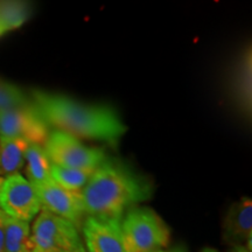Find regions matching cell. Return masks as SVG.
I'll return each instance as SVG.
<instances>
[{
	"mask_svg": "<svg viewBox=\"0 0 252 252\" xmlns=\"http://www.w3.org/2000/svg\"><path fill=\"white\" fill-rule=\"evenodd\" d=\"M26 140L0 137V178L18 174L25 166L28 147Z\"/></svg>",
	"mask_w": 252,
	"mask_h": 252,
	"instance_id": "obj_13",
	"label": "cell"
},
{
	"mask_svg": "<svg viewBox=\"0 0 252 252\" xmlns=\"http://www.w3.org/2000/svg\"><path fill=\"white\" fill-rule=\"evenodd\" d=\"M224 237L235 247L251 249L252 242V201L242 197L229 209L224 220Z\"/></svg>",
	"mask_w": 252,
	"mask_h": 252,
	"instance_id": "obj_10",
	"label": "cell"
},
{
	"mask_svg": "<svg viewBox=\"0 0 252 252\" xmlns=\"http://www.w3.org/2000/svg\"><path fill=\"white\" fill-rule=\"evenodd\" d=\"M39 196L41 210H46L53 215L69 220L75 226L81 224L86 212L81 191H71L60 187L54 181L35 187Z\"/></svg>",
	"mask_w": 252,
	"mask_h": 252,
	"instance_id": "obj_9",
	"label": "cell"
},
{
	"mask_svg": "<svg viewBox=\"0 0 252 252\" xmlns=\"http://www.w3.org/2000/svg\"><path fill=\"white\" fill-rule=\"evenodd\" d=\"M0 210L6 216L30 223L41 212L35 187L19 173L0 178Z\"/></svg>",
	"mask_w": 252,
	"mask_h": 252,
	"instance_id": "obj_6",
	"label": "cell"
},
{
	"mask_svg": "<svg viewBox=\"0 0 252 252\" xmlns=\"http://www.w3.org/2000/svg\"><path fill=\"white\" fill-rule=\"evenodd\" d=\"M32 103L47 125L80 139L117 144L127 127L111 106L87 104L64 94L34 90Z\"/></svg>",
	"mask_w": 252,
	"mask_h": 252,
	"instance_id": "obj_1",
	"label": "cell"
},
{
	"mask_svg": "<svg viewBox=\"0 0 252 252\" xmlns=\"http://www.w3.org/2000/svg\"><path fill=\"white\" fill-rule=\"evenodd\" d=\"M94 172L65 168L52 163V180L60 187L71 191H82Z\"/></svg>",
	"mask_w": 252,
	"mask_h": 252,
	"instance_id": "obj_16",
	"label": "cell"
},
{
	"mask_svg": "<svg viewBox=\"0 0 252 252\" xmlns=\"http://www.w3.org/2000/svg\"><path fill=\"white\" fill-rule=\"evenodd\" d=\"M30 103L31 100L27 98L23 90L14 84L0 80V110L17 108Z\"/></svg>",
	"mask_w": 252,
	"mask_h": 252,
	"instance_id": "obj_17",
	"label": "cell"
},
{
	"mask_svg": "<svg viewBox=\"0 0 252 252\" xmlns=\"http://www.w3.org/2000/svg\"><path fill=\"white\" fill-rule=\"evenodd\" d=\"M31 17V6L23 1H0V37L21 27Z\"/></svg>",
	"mask_w": 252,
	"mask_h": 252,
	"instance_id": "obj_15",
	"label": "cell"
},
{
	"mask_svg": "<svg viewBox=\"0 0 252 252\" xmlns=\"http://www.w3.org/2000/svg\"><path fill=\"white\" fill-rule=\"evenodd\" d=\"M122 217L88 216L83 236L88 252H127L122 231Z\"/></svg>",
	"mask_w": 252,
	"mask_h": 252,
	"instance_id": "obj_8",
	"label": "cell"
},
{
	"mask_svg": "<svg viewBox=\"0 0 252 252\" xmlns=\"http://www.w3.org/2000/svg\"><path fill=\"white\" fill-rule=\"evenodd\" d=\"M127 252H153L171 241V231L161 217L150 208H132L122 220Z\"/></svg>",
	"mask_w": 252,
	"mask_h": 252,
	"instance_id": "obj_3",
	"label": "cell"
},
{
	"mask_svg": "<svg viewBox=\"0 0 252 252\" xmlns=\"http://www.w3.org/2000/svg\"><path fill=\"white\" fill-rule=\"evenodd\" d=\"M202 252H219L216 250V249H213V248H206Z\"/></svg>",
	"mask_w": 252,
	"mask_h": 252,
	"instance_id": "obj_20",
	"label": "cell"
},
{
	"mask_svg": "<svg viewBox=\"0 0 252 252\" xmlns=\"http://www.w3.org/2000/svg\"><path fill=\"white\" fill-rule=\"evenodd\" d=\"M153 185L121 160L106 158L82 189L88 216L122 217L126 209L151 198Z\"/></svg>",
	"mask_w": 252,
	"mask_h": 252,
	"instance_id": "obj_2",
	"label": "cell"
},
{
	"mask_svg": "<svg viewBox=\"0 0 252 252\" xmlns=\"http://www.w3.org/2000/svg\"><path fill=\"white\" fill-rule=\"evenodd\" d=\"M49 134L48 125L34 108L33 103L0 110V137L18 138L28 144L45 145Z\"/></svg>",
	"mask_w": 252,
	"mask_h": 252,
	"instance_id": "obj_7",
	"label": "cell"
},
{
	"mask_svg": "<svg viewBox=\"0 0 252 252\" xmlns=\"http://www.w3.org/2000/svg\"><path fill=\"white\" fill-rule=\"evenodd\" d=\"M82 252H87V251H82Z\"/></svg>",
	"mask_w": 252,
	"mask_h": 252,
	"instance_id": "obj_22",
	"label": "cell"
},
{
	"mask_svg": "<svg viewBox=\"0 0 252 252\" xmlns=\"http://www.w3.org/2000/svg\"><path fill=\"white\" fill-rule=\"evenodd\" d=\"M43 147L53 165L65 168L94 172L108 158L102 149L86 146L74 135L59 130L49 131Z\"/></svg>",
	"mask_w": 252,
	"mask_h": 252,
	"instance_id": "obj_5",
	"label": "cell"
},
{
	"mask_svg": "<svg viewBox=\"0 0 252 252\" xmlns=\"http://www.w3.org/2000/svg\"><path fill=\"white\" fill-rule=\"evenodd\" d=\"M5 222H6V215L1 212V210H0V252H4Z\"/></svg>",
	"mask_w": 252,
	"mask_h": 252,
	"instance_id": "obj_18",
	"label": "cell"
},
{
	"mask_svg": "<svg viewBox=\"0 0 252 252\" xmlns=\"http://www.w3.org/2000/svg\"><path fill=\"white\" fill-rule=\"evenodd\" d=\"M77 226L69 220L41 210L31 229L30 252H82Z\"/></svg>",
	"mask_w": 252,
	"mask_h": 252,
	"instance_id": "obj_4",
	"label": "cell"
},
{
	"mask_svg": "<svg viewBox=\"0 0 252 252\" xmlns=\"http://www.w3.org/2000/svg\"><path fill=\"white\" fill-rule=\"evenodd\" d=\"M153 252H165V251H153Z\"/></svg>",
	"mask_w": 252,
	"mask_h": 252,
	"instance_id": "obj_21",
	"label": "cell"
},
{
	"mask_svg": "<svg viewBox=\"0 0 252 252\" xmlns=\"http://www.w3.org/2000/svg\"><path fill=\"white\" fill-rule=\"evenodd\" d=\"M234 252H251V251L248 250L245 247H235Z\"/></svg>",
	"mask_w": 252,
	"mask_h": 252,
	"instance_id": "obj_19",
	"label": "cell"
},
{
	"mask_svg": "<svg viewBox=\"0 0 252 252\" xmlns=\"http://www.w3.org/2000/svg\"><path fill=\"white\" fill-rule=\"evenodd\" d=\"M251 48L250 45L239 55L232 74V94L236 105L244 115L251 113Z\"/></svg>",
	"mask_w": 252,
	"mask_h": 252,
	"instance_id": "obj_11",
	"label": "cell"
},
{
	"mask_svg": "<svg viewBox=\"0 0 252 252\" xmlns=\"http://www.w3.org/2000/svg\"><path fill=\"white\" fill-rule=\"evenodd\" d=\"M26 176L34 187L52 182V162L47 156L45 147L37 144H30L25 156Z\"/></svg>",
	"mask_w": 252,
	"mask_h": 252,
	"instance_id": "obj_12",
	"label": "cell"
},
{
	"mask_svg": "<svg viewBox=\"0 0 252 252\" xmlns=\"http://www.w3.org/2000/svg\"><path fill=\"white\" fill-rule=\"evenodd\" d=\"M31 226L25 220L6 216L4 252H30Z\"/></svg>",
	"mask_w": 252,
	"mask_h": 252,
	"instance_id": "obj_14",
	"label": "cell"
}]
</instances>
